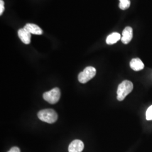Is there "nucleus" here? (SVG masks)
Returning <instances> with one entry per match:
<instances>
[{
	"label": "nucleus",
	"instance_id": "obj_5",
	"mask_svg": "<svg viewBox=\"0 0 152 152\" xmlns=\"http://www.w3.org/2000/svg\"><path fill=\"white\" fill-rule=\"evenodd\" d=\"M84 149V144L80 140H75L68 147L69 152H82Z\"/></svg>",
	"mask_w": 152,
	"mask_h": 152
},
{
	"label": "nucleus",
	"instance_id": "obj_9",
	"mask_svg": "<svg viewBox=\"0 0 152 152\" xmlns=\"http://www.w3.org/2000/svg\"><path fill=\"white\" fill-rule=\"evenodd\" d=\"M131 68L135 71H141L144 69V64L139 58L132 59L130 63Z\"/></svg>",
	"mask_w": 152,
	"mask_h": 152
},
{
	"label": "nucleus",
	"instance_id": "obj_12",
	"mask_svg": "<svg viewBox=\"0 0 152 152\" xmlns=\"http://www.w3.org/2000/svg\"><path fill=\"white\" fill-rule=\"evenodd\" d=\"M146 117L147 120H152V105L147 109Z\"/></svg>",
	"mask_w": 152,
	"mask_h": 152
},
{
	"label": "nucleus",
	"instance_id": "obj_6",
	"mask_svg": "<svg viewBox=\"0 0 152 152\" xmlns=\"http://www.w3.org/2000/svg\"><path fill=\"white\" fill-rule=\"evenodd\" d=\"M133 37V30L130 27L125 28L122 32L121 41L124 44H129Z\"/></svg>",
	"mask_w": 152,
	"mask_h": 152
},
{
	"label": "nucleus",
	"instance_id": "obj_11",
	"mask_svg": "<svg viewBox=\"0 0 152 152\" xmlns=\"http://www.w3.org/2000/svg\"><path fill=\"white\" fill-rule=\"evenodd\" d=\"M130 6V0H120L119 7L121 10H126Z\"/></svg>",
	"mask_w": 152,
	"mask_h": 152
},
{
	"label": "nucleus",
	"instance_id": "obj_7",
	"mask_svg": "<svg viewBox=\"0 0 152 152\" xmlns=\"http://www.w3.org/2000/svg\"><path fill=\"white\" fill-rule=\"evenodd\" d=\"M18 34L19 37L24 44L28 45L31 43V33L29 32L26 29L22 28L19 29Z\"/></svg>",
	"mask_w": 152,
	"mask_h": 152
},
{
	"label": "nucleus",
	"instance_id": "obj_2",
	"mask_svg": "<svg viewBox=\"0 0 152 152\" xmlns=\"http://www.w3.org/2000/svg\"><path fill=\"white\" fill-rule=\"evenodd\" d=\"M38 118L42 121L53 124L58 120V114L52 109H45L40 110L37 114Z\"/></svg>",
	"mask_w": 152,
	"mask_h": 152
},
{
	"label": "nucleus",
	"instance_id": "obj_4",
	"mask_svg": "<svg viewBox=\"0 0 152 152\" xmlns=\"http://www.w3.org/2000/svg\"><path fill=\"white\" fill-rule=\"evenodd\" d=\"M61 93L60 89L58 87L54 88L48 92H46L43 94L44 100L51 104H56L60 99Z\"/></svg>",
	"mask_w": 152,
	"mask_h": 152
},
{
	"label": "nucleus",
	"instance_id": "obj_10",
	"mask_svg": "<svg viewBox=\"0 0 152 152\" xmlns=\"http://www.w3.org/2000/svg\"><path fill=\"white\" fill-rule=\"evenodd\" d=\"M121 39L120 33L117 32L112 33L109 34L106 39V42L108 45H113L116 43Z\"/></svg>",
	"mask_w": 152,
	"mask_h": 152
},
{
	"label": "nucleus",
	"instance_id": "obj_13",
	"mask_svg": "<svg viewBox=\"0 0 152 152\" xmlns=\"http://www.w3.org/2000/svg\"><path fill=\"white\" fill-rule=\"evenodd\" d=\"M4 1L3 0H0V15H1L5 10Z\"/></svg>",
	"mask_w": 152,
	"mask_h": 152
},
{
	"label": "nucleus",
	"instance_id": "obj_1",
	"mask_svg": "<svg viewBox=\"0 0 152 152\" xmlns=\"http://www.w3.org/2000/svg\"><path fill=\"white\" fill-rule=\"evenodd\" d=\"M134 88L132 82L125 80L120 83L117 89V99L118 101H122L130 93Z\"/></svg>",
	"mask_w": 152,
	"mask_h": 152
},
{
	"label": "nucleus",
	"instance_id": "obj_3",
	"mask_svg": "<svg viewBox=\"0 0 152 152\" xmlns=\"http://www.w3.org/2000/svg\"><path fill=\"white\" fill-rule=\"evenodd\" d=\"M96 71L94 67L87 66L78 75V81L82 83H86L93 78L96 75Z\"/></svg>",
	"mask_w": 152,
	"mask_h": 152
},
{
	"label": "nucleus",
	"instance_id": "obj_14",
	"mask_svg": "<svg viewBox=\"0 0 152 152\" xmlns=\"http://www.w3.org/2000/svg\"><path fill=\"white\" fill-rule=\"evenodd\" d=\"M7 152H20V149L18 147H14L11 148L10 151Z\"/></svg>",
	"mask_w": 152,
	"mask_h": 152
},
{
	"label": "nucleus",
	"instance_id": "obj_8",
	"mask_svg": "<svg viewBox=\"0 0 152 152\" xmlns=\"http://www.w3.org/2000/svg\"><path fill=\"white\" fill-rule=\"evenodd\" d=\"M24 29H26L27 31H28L29 33L31 34H37V35H41L43 33V31L42 29L38 26L34 24H32V23H28L24 27Z\"/></svg>",
	"mask_w": 152,
	"mask_h": 152
}]
</instances>
